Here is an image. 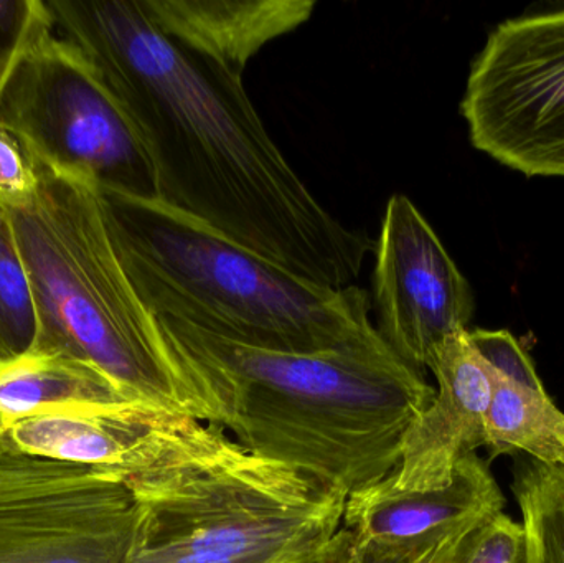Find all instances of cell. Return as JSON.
I'll return each mask as SVG.
<instances>
[{
	"label": "cell",
	"mask_w": 564,
	"mask_h": 563,
	"mask_svg": "<svg viewBox=\"0 0 564 563\" xmlns=\"http://www.w3.org/2000/svg\"><path fill=\"white\" fill-rule=\"evenodd\" d=\"M45 3L141 141L158 201L304 280L354 284L373 241L335 218L299 177L243 76L165 36L139 0Z\"/></svg>",
	"instance_id": "cell-1"
},
{
	"label": "cell",
	"mask_w": 564,
	"mask_h": 563,
	"mask_svg": "<svg viewBox=\"0 0 564 563\" xmlns=\"http://www.w3.org/2000/svg\"><path fill=\"white\" fill-rule=\"evenodd\" d=\"M238 445L351 495L390 476L436 390L387 344L294 354L162 320Z\"/></svg>",
	"instance_id": "cell-2"
},
{
	"label": "cell",
	"mask_w": 564,
	"mask_h": 563,
	"mask_svg": "<svg viewBox=\"0 0 564 563\" xmlns=\"http://www.w3.org/2000/svg\"><path fill=\"white\" fill-rule=\"evenodd\" d=\"M30 159L36 191L7 208L35 296V347L89 364L134 402L214 425L181 347L126 271L98 185Z\"/></svg>",
	"instance_id": "cell-3"
},
{
	"label": "cell",
	"mask_w": 564,
	"mask_h": 563,
	"mask_svg": "<svg viewBox=\"0 0 564 563\" xmlns=\"http://www.w3.org/2000/svg\"><path fill=\"white\" fill-rule=\"evenodd\" d=\"M99 192L126 271L162 320L278 353L384 344L361 288L304 280L158 198Z\"/></svg>",
	"instance_id": "cell-4"
},
{
	"label": "cell",
	"mask_w": 564,
	"mask_h": 563,
	"mask_svg": "<svg viewBox=\"0 0 564 563\" xmlns=\"http://www.w3.org/2000/svg\"><path fill=\"white\" fill-rule=\"evenodd\" d=\"M128 483L138 502L128 563H317L348 498L194 419Z\"/></svg>",
	"instance_id": "cell-5"
},
{
	"label": "cell",
	"mask_w": 564,
	"mask_h": 563,
	"mask_svg": "<svg viewBox=\"0 0 564 563\" xmlns=\"http://www.w3.org/2000/svg\"><path fill=\"white\" fill-rule=\"evenodd\" d=\"M0 129L56 171L155 198L141 141L95 65L63 36L45 33L22 53L0 88Z\"/></svg>",
	"instance_id": "cell-6"
},
{
	"label": "cell",
	"mask_w": 564,
	"mask_h": 563,
	"mask_svg": "<svg viewBox=\"0 0 564 563\" xmlns=\"http://www.w3.org/2000/svg\"><path fill=\"white\" fill-rule=\"evenodd\" d=\"M460 111L477 151L529 177H564V9L500 23Z\"/></svg>",
	"instance_id": "cell-7"
},
{
	"label": "cell",
	"mask_w": 564,
	"mask_h": 563,
	"mask_svg": "<svg viewBox=\"0 0 564 563\" xmlns=\"http://www.w3.org/2000/svg\"><path fill=\"white\" fill-rule=\"evenodd\" d=\"M135 526L126 476L0 446V563H128Z\"/></svg>",
	"instance_id": "cell-8"
},
{
	"label": "cell",
	"mask_w": 564,
	"mask_h": 563,
	"mask_svg": "<svg viewBox=\"0 0 564 563\" xmlns=\"http://www.w3.org/2000/svg\"><path fill=\"white\" fill-rule=\"evenodd\" d=\"M373 250L378 334L423 372L447 337L469 331L473 288L406 195L388 201Z\"/></svg>",
	"instance_id": "cell-9"
},
{
	"label": "cell",
	"mask_w": 564,
	"mask_h": 563,
	"mask_svg": "<svg viewBox=\"0 0 564 563\" xmlns=\"http://www.w3.org/2000/svg\"><path fill=\"white\" fill-rule=\"evenodd\" d=\"M469 331L447 337L427 366L437 382L434 399L404 433L391 473L403 491L444 488L459 463L487 445L492 376Z\"/></svg>",
	"instance_id": "cell-10"
},
{
	"label": "cell",
	"mask_w": 564,
	"mask_h": 563,
	"mask_svg": "<svg viewBox=\"0 0 564 563\" xmlns=\"http://www.w3.org/2000/svg\"><path fill=\"white\" fill-rule=\"evenodd\" d=\"M185 420L142 403L62 410L10 426L0 446L131 478L158 458Z\"/></svg>",
	"instance_id": "cell-11"
},
{
	"label": "cell",
	"mask_w": 564,
	"mask_h": 563,
	"mask_svg": "<svg viewBox=\"0 0 564 563\" xmlns=\"http://www.w3.org/2000/svg\"><path fill=\"white\" fill-rule=\"evenodd\" d=\"M503 506L506 498L489 466L474 453L444 488L403 491L390 475L351 492L341 528L375 544H420L503 511Z\"/></svg>",
	"instance_id": "cell-12"
},
{
	"label": "cell",
	"mask_w": 564,
	"mask_h": 563,
	"mask_svg": "<svg viewBox=\"0 0 564 563\" xmlns=\"http://www.w3.org/2000/svg\"><path fill=\"white\" fill-rule=\"evenodd\" d=\"M178 45L237 75L273 40L307 22L314 0H139Z\"/></svg>",
	"instance_id": "cell-13"
},
{
	"label": "cell",
	"mask_w": 564,
	"mask_h": 563,
	"mask_svg": "<svg viewBox=\"0 0 564 563\" xmlns=\"http://www.w3.org/2000/svg\"><path fill=\"white\" fill-rule=\"evenodd\" d=\"M138 403L105 373L75 357L33 347L0 364V435L10 426L62 410Z\"/></svg>",
	"instance_id": "cell-14"
},
{
	"label": "cell",
	"mask_w": 564,
	"mask_h": 563,
	"mask_svg": "<svg viewBox=\"0 0 564 563\" xmlns=\"http://www.w3.org/2000/svg\"><path fill=\"white\" fill-rule=\"evenodd\" d=\"M490 376L487 448L494 456L527 453L533 462L564 472V413L550 399L542 380L513 382L492 369Z\"/></svg>",
	"instance_id": "cell-15"
},
{
	"label": "cell",
	"mask_w": 564,
	"mask_h": 563,
	"mask_svg": "<svg viewBox=\"0 0 564 563\" xmlns=\"http://www.w3.org/2000/svg\"><path fill=\"white\" fill-rule=\"evenodd\" d=\"M512 491L532 542V563H564V472L533 459L520 463Z\"/></svg>",
	"instance_id": "cell-16"
},
{
	"label": "cell",
	"mask_w": 564,
	"mask_h": 563,
	"mask_svg": "<svg viewBox=\"0 0 564 563\" xmlns=\"http://www.w3.org/2000/svg\"><path fill=\"white\" fill-rule=\"evenodd\" d=\"M39 314L9 208L0 204V364L35 347Z\"/></svg>",
	"instance_id": "cell-17"
},
{
	"label": "cell",
	"mask_w": 564,
	"mask_h": 563,
	"mask_svg": "<svg viewBox=\"0 0 564 563\" xmlns=\"http://www.w3.org/2000/svg\"><path fill=\"white\" fill-rule=\"evenodd\" d=\"M477 522L441 538L410 545L375 544L350 529L340 528L317 563H447L464 535Z\"/></svg>",
	"instance_id": "cell-18"
},
{
	"label": "cell",
	"mask_w": 564,
	"mask_h": 563,
	"mask_svg": "<svg viewBox=\"0 0 564 563\" xmlns=\"http://www.w3.org/2000/svg\"><path fill=\"white\" fill-rule=\"evenodd\" d=\"M447 563H532V542L523 522L500 511L477 522Z\"/></svg>",
	"instance_id": "cell-19"
},
{
	"label": "cell",
	"mask_w": 564,
	"mask_h": 563,
	"mask_svg": "<svg viewBox=\"0 0 564 563\" xmlns=\"http://www.w3.org/2000/svg\"><path fill=\"white\" fill-rule=\"evenodd\" d=\"M55 23L45 0H0V88L22 53Z\"/></svg>",
	"instance_id": "cell-20"
},
{
	"label": "cell",
	"mask_w": 564,
	"mask_h": 563,
	"mask_svg": "<svg viewBox=\"0 0 564 563\" xmlns=\"http://www.w3.org/2000/svg\"><path fill=\"white\" fill-rule=\"evenodd\" d=\"M39 185L35 167L22 142L0 129V204H23Z\"/></svg>",
	"instance_id": "cell-21"
}]
</instances>
